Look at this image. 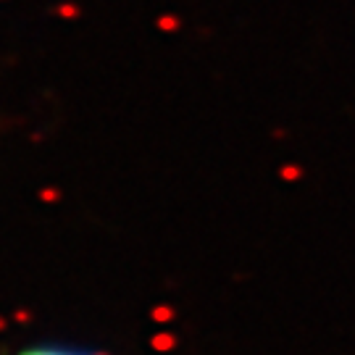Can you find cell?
Wrapping results in <instances>:
<instances>
[{"mask_svg":"<svg viewBox=\"0 0 355 355\" xmlns=\"http://www.w3.org/2000/svg\"><path fill=\"white\" fill-rule=\"evenodd\" d=\"M21 355H89V353H74V350H58V347H37V350H26Z\"/></svg>","mask_w":355,"mask_h":355,"instance_id":"cell-1","label":"cell"}]
</instances>
